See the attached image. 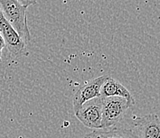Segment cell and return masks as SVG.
<instances>
[{
  "instance_id": "6da1fadb",
  "label": "cell",
  "mask_w": 160,
  "mask_h": 138,
  "mask_svg": "<svg viewBox=\"0 0 160 138\" xmlns=\"http://www.w3.org/2000/svg\"><path fill=\"white\" fill-rule=\"evenodd\" d=\"M0 9L25 43H30L31 36L27 23V7L22 5L18 0H0Z\"/></svg>"
},
{
  "instance_id": "7a4b0ae2",
  "label": "cell",
  "mask_w": 160,
  "mask_h": 138,
  "mask_svg": "<svg viewBox=\"0 0 160 138\" xmlns=\"http://www.w3.org/2000/svg\"><path fill=\"white\" fill-rule=\"evenodd\" d=\"M102 99V128L103 129L114 127L121 121L132 107L127 99L120 97H101Z\"/></svg>"
},
{
  "instance_id": "3957f363",
  "label": "cell",
  "mask_w": 160,
  "mask_h": 138,
  "mask_svg": "<svg viewBox=\"0 0 160 138\" xmlns=\"http://www.w3.org/2000/svg\"><path fill=\"white\" fill-rule=\"evenodd\" d=\"M0 31L8 49L13 58H19L20 56L28 55L27 44L12 27L8 20L5 18L0 9Z\"/></svg>"
},
{
  "instance_id": "277c9868",
  "label": "cell",
  "mask_w": 160,
  "mask_h": 138,
  "mask_svg": "<svg viewBox=\"0 0 160 138\" xmlns=\"http://www.w3.org/2000/svg\"><path fill=\"white\" fill-rule=\"evenodd\" d=\"M77 118L89 129L102 128V99L98 97L87 101L75 113Z\"/></svg>"
},
{
  "instance_id": "5b68a950",
  "label": "cell",
  "mask_w": 160,
  "mask_h": 138,
  "mask_svg": "<svg viewBox=\"0 0 160 138\" xmlns=\"http://www.w3.org/2000/svg\"><path fill=\"white\" fill-rule=\"evenodd\" d=\"M108 78L109 76L108 75L97 77L79 88L72 98V107L74 113L78 111L81 105L85 102L96 97H100V89L104 82Z\"/></svg>"
},
{
  "instance_id": "8992f818",
  "label": "cell",
  "mask_w": 160,
  "mask_h": 138,
  "mask_svg": "<svg viewBox=\"0 0 160 138\" xmlns=\"http://www.w3.org/2000/svg\"><path fill=\"white\" fill-rule=\"evenodd\" d=\"M133 125L139 138H160V118L157 114L135 117Z\"/></svg>"
},
{
  "instance_id": "52a82bcc",
  "label": "cell",
  "mask_w": 160,
  "mask_h": 138,
  "mask_svg": "<svg viewBox=\"0 0 160 138\" xmlns=\"http://www.w3.org/2000/svg\"><path fill=\"white\" fill-rule=\"evenodd\" d=\"M100 97H120L127 99L132 106H133L136 101L129 90L125 86H123L120 82L116 81L114 78L109 77L100 89Z\"/></svg>"
},
{
  "instance_id": "ba28073f",
  "label": "cell",
  "mask_w": 160,
  "mask_h": 138,
  "mask_svg": "<svg viewBox=\"0 0 160 138\" xmlns=\"http://www.w3.org/2000/svg\"><path fill=\"white\" fill-rule=\"evenodd\" d=\"M84 138H139L136 131L124 128H110L95 129L85 135Z\"/></svg>"
},
{
  "instance_id": "9c48e42d",
  "label": "cell",
  "mask_w": 160,
  "mask_h": 138,
  "mask_svg": "<svg viewBox=\"0 0 160 138\" xmlns=\"http://www.w3.org/2000/svg\"><path fill=\"white\" fill-rule=\"evenodd\" d=\"M18 2L22 6L26 7H28L30 6L35 5L37 3V0H18Z\"/></svg>"
},
{
  "instance_id": "30bf717a",
  "label": "cell",
  "mask_w": 160,
  "mask_h": 138,
  "mask_svg": "<svg viewBox=\"0 0 160 138\" xmlns=\"http://www.w3.org/2000/svg\"><path fill=\"white\" fill-rule=\"evenodd\" d=\"M6 47V43L4 41V38L2 37L1 31H0V63H1V60H2V50Z\"/></svg>"
}]
</instances>
